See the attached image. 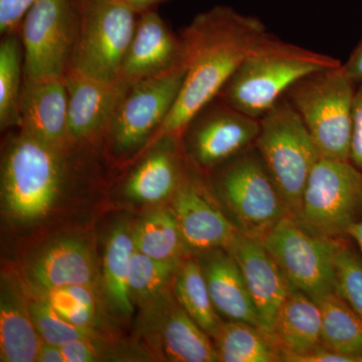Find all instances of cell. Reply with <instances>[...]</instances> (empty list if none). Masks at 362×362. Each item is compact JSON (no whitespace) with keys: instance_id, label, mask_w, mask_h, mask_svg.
Masks as SVG:
<instances>
[{"instance_id":"obj_24","label":"cell","mask_w":362,"mask_h":362,"mask_svg":"<svg viewBox=\"0 0 362 362\" xmlns=\"http://www.w3.org/2000/svg\"><path fill=\"white\" fill-rule=\"evenodd\" d=\"M213 341L221 362H282L273 335L254 324L223 320Z\"/></svg>"},{"instance_id":"obj_20","label":"cell","mask_w":362,"mask_h":362,"mask_svg":"<svg viewBox=\"0 0 362 362\" xmlns=\"http://www.w3.org/2000/svg\"><path fill=\"white\" fill-rule=\"evenodd\" d=\"M156 148L145 157L131 173L125 185V194L132 201L156 204L175 197L187 171L181 156L180 136L163 135Z\"/></svg>"},{"instance_id":"obj_30","label":"cell","mask_w":362,"mask_h":362,"mask_svg":"<svg viewBox=\"0 0 362 362\" xmlns=\"http://www.w3.org/2000/svg\"><path fill=\"white\" fill-rule=\"evenodd\" d=\"M181 261H159L135 250L131 259V299L146 304L173 282Z\"/></svg>"},{"instance_id":"obj_6","label":"cell","mask_w":362,"mask_h":362,"mask_svg":"<svg viewBox=\"0 0 362 362\" xmlns=\"http://www.w3.org/2000/svg\"><path fill=\"white\" fill-rule=\"evenodd\" d=\"M255 146L284 197L290 216L295 218L309 175L321 156L286 96L259 118Z\"/></svg>"},{"instance_id":"obj_15","label":"cell","mask_w":362,"mask_h":362,"mask_svg":"<svg viewBox=\"0 0 362 362\" xmlns=\"http://www.w3.org/2000/svg\"><path fill=\"white\" fill-rule=\"evenodd\" d=\"M185 66V47L153 9L140 13L129 49L124 59L119 83L126 86L163 75Z\"/></svg>"},{"instance_id":"obj_4","label":"cell","mask_w":362,"mask_h":362,"mask_svg":"<svg viewBox=\"0 0 362 362\" xmlns=\"http://www.w3.org/2000/svg\"><path fill=\"white\" fill-rule=\"evenodd\" d=\"M211 187L240 233L261 240L289 209L255 144L211 171Z\"/></svg>"},{"instance_id":"obj_35","label":"cell","mask_w":362,"mask_h":362,"mask_svg":"<svg viewBox=\"0 0 362 362\" xmlns=\"http://www.w3.org/2000/svg\"><path fill=\"white\" fill-rule=\"evenodd\" d=\"M97 340H75L62 345L66 362H94L101 361V350Z\"/></svg>"},{"instance_id":"obj_7","label":"cell","mask_w":362,"mask_h":362,"mask_svg":"<svg viewBox=\"0 0 362 362\" xmlns=\"http://www.w3.org/2000/svg\"><path fill=\"white\" fill-rule=\"evenodd\" d=\"M298 225L318 238L350 239L362 220V173L350 161L321 157L312 169L299 211Z\"/></svg>"},{"instance_id":"obj_9","label":"cell","mask_w":362,"mask_h":362,"mask_svg":"<svg viewBox=\"0 0 362 362\" xmlns=\"http://www.w3.org/2000/svg\"><path fill=\"white\" fill-rule=\"evenodd\" d=\"M82 0H37L18 35L25 52V78H65L77 40Z\"/></svg>"},{"instance_id":"obj_33","label":"cell","mask_w":362,"mask_h":362,"mask_svg":"<svg viewBox=\"0 0 362 362\" xmlns=\"http://www.w3.org/2000/svg\"><path fill=\"white\" fill-rule=\"evenodd\" d=\"M37 0H0V33H18L23 18Z\"/></svg>"},{"instance_id":"obj_23","label":"cell","mask_w":362,"mask_h":362,"mask_svg":"<svg viewBox=\"0 0 362 362\" xmlns=\"http://www.w3.org/2000/svg\"><path fill=\"white\" fill-rule=\"evenodd\" d=\"M42 343L30 314V302L13 279L2 277L0 361H37Z\"/></svg>"},{"instance_id":"obj_14","label":"cell","mask_w":362,"mask_h":362,"mask_svg":"<svg viewBox=\"0 0 362 362\" xmlns=\"http://www.w3.org/2000/svg\"><path fill=\"white\" fill-rule=\"evenodd\" d=\"M188 173L173 202V211L188 254L228 249L239 230L220 206L211 201L199 180Z\"/></svg>"},{"instance_id":"obj_18","label":"cell","mask_w":362,"mask_h":362,"mask_svg":"<svg viewBox=\"0 0 362 362\" xmlns=\"http://www.w3.org/2000/svg\"><path fill=\"white\" fill-rule=\"evenodd\" d=\"M68 127L71 143L90 141L106 134L125 86L69 71Z\"/></svg>"},{"instance_id":"obj_10","label":"cell","mask_w":362,"mask_h":362,"mask_svg":"<svg viewBox=\"0 0 362 362\" xmlns=\"http://www.w3.org/2000/svg\"><path fill=\"white\" fill-rule=\"evenodd\" d=\"M185 66L126 85L106 134L116 156L143 148L160 129L182 87Z\"/></svg>"},{"instance_id":"obj_16","label":"cell","mask_w":362,"mask_h":362,"mask_svg":"<svg viewBox=\"0 0 362 362\" xmlns=\"http://www.w3.org/2000/svg\"><path fill=\"white\" fill-rule=\"evenodd\" d=\"M226 250L239 264L258 312L259 327L272 335L276 315L291 286L261 240L239 233Z\"/></svg>"},{"instance_id":"obj_28","label":"cell","mask_w":362,"mask_h":362,"mask_svg":"<svg viewBox=\"0 0 362 362\" xmlns=\"http://www.w3.org/2000/svg\"><path fill=\"white\" fill-rule=\"evenodd\" d=\"M135 250L159 261H182L188 252L173 209H158L132 230Z\"/></svg>"},{"instance_id":"obj_25","label":"cell","mask_w":362,"mask_h":362,"mask_svg":"<svg viewBox=\"0 0 362 362\" xmlns=\"http://www.w3.org/2000/svg\"><path fill=\"white\" fill-rule=\"evenodd\" d=\"M134 251L132 232L128 226H115L105 247L103 284L109 304L123 316L134 311L129 291L130 264Z\"/></svg>"},{"instance_id":"obj_32","label":"cell","mask_w":362,"mask_h":362,"mask_svg":"<svg viewBox=\"0 0 362 362\" xmlns=\"http://www.w3.org/2000/svg\"><path fill=\"white\" fill-rule=\"evenodd\" d=\"M334 269L337 292L362 318V254L351 239L338 243Z\"/></svg>"},{"instance_id":"obj_31","label":"cell","mask_w":362,"mask_h":362,"mask_svg":"<svg viewBox=\"0 0 362 362\" xmlns=\"http://www.w3.org/2000/svg\"><path fill=\"white\" fill-rule=\"evenodd\" d=\"M30 314L42 341L62 345L75 340H98L99 333L92 327L74 325L57 313L42 297L30 302Z\"/></svg>"},{"instance_id":"obj_2","label":"cell","mask_w":362,"mask_h":362,"mask_svg":"<svg viewBox=\"0 0 362 362\" xmlns=\"http://www.w3.org/2000/svg\"><path fill=\"white\" fill-rule=\"evenodd\" d=\"M340 64L332 57L289 44L269 33L228 78L218 98L259 119L298 81Z\"/></svg>"},{"instance_id":"obj_5","label":"cell","mask_w":362,"mask_h":362,"mask_svg":"<svg viewBox=\"0 0 362 362\" xmlns=\"http://www.w3.org/2000/svg\"><path fill=\"white\" fill-rule=\"evenodd\" d=\"M356 87L340 64L302 78L286 93L323 158L350 161Z\"/></svg>"},{"instance_id":"obj_17","label":"cell","mask_w":362,"mask_h":362,"mask_svg":"<svg viewBox=\"0 0 362 362\" xmlns=\"http://www.w3.org/2000/svg\"><path fill=\"white\" fill-rule=\"evenodd\" d=\"M18 127L21 132L45 144L68 148L71 141L66 77L44 80L23 78Z\"/></svg>"},{"instance_id":"obj_8","label":"cell","mask_w":362,"mask_h":362,"mask_svg":"<svg viewBox=\"0 0 362 362\" xmlns=\"http://www.w3.org/2000/svg\"><path fill=\"white\" fill-rule=\"evenodd\" d=\"M139 16L121 0H82L80 26L69 71L104 82L119 83Z\"/></svg>"},{"instance_id":"obj_22","label":"cell","mask_w":362,"mask_h":362,"mask_svg":"<svg viewBox=\"0 0 362 362\" xmlns=\"http://www.w3.org/2000/svg\"><path fill=\"white\" fill-rule=\"evenodd\" d=\"M282 362L322 347V313L313 298L291 288L279 308L273 326Z\"/></svg>"},{"instance_id":"obj_40","label":"cell","mask_w":362,"mask_h":362,"mask_svg":"<svg viewBox=\"0 0 362 362\" xmlns=\"http://www.w3.org/2000/svg\"><path fill=\"white\" fill-rule=\"evenodd\" d=\"M349 238L356 245L362 254V220L352 228L349 233Z\"/></svg>"},{"instance_id":"obj_1","label":"cell","mask_w":362,"mask_h":362,"mask_svg":"<svg viewBox=\"0 0 362 362\" xmlns=\"http://www.w3.org/2000/svg\"><path fill=\"white\" fill-rule=\"evenodd\" d=\"M258 18L226 6L197 14L180 33L185 77L170 113L153 140L180 136L185 126L214 98L250 52L268 35Z\"/></svg>"},{"instance_id":"obj_36","label":"cell","mask_w":362,"mask_h":362,"mask_svg":"<svg viewBox=\"0 0 362 362\" xmlns=\"http://www.w3.org/2000/svg\"><path fill=\"white\" fill-rule=\"evenodd\" d=\"M286 362H359L356 357L338 354L332 350L320 347V349L302 354V356H291Z\"/></svg>"},{"instance_id":"obj_38","label":"cell","mask_w":362,"mask_h":362,"mask_svg":"<svg viewBox=\"0 0 362 362\" xmlns=\"http://www.w3.org/2000/svg\"><path fill=\"white\" fill-rule=\"evenodd\" d=\"M37 361L39 362H66L65 356L59 345L42 341L40 345Z\"/></svg>"},{"instance_id":"obj_12","label":"cell","mask_w":362,"mask_h":362,"mask_svg":"<svg viewBox=\"0 0 362 362\" xmlns=\"http://www.w3.org/2000/svg\"><path fill=\"white\" fill-rule=\"evenodd\" d=\"M259 131V119L214 98L197 112L180 134L188 161L209 173L240 152L252 146Z\"/></svg>"},{"instance_id":"obj_34","label":"cell","mask_w":362,"mask_h":362,"mask_svg":"<svg viewBox=\"0 0 362 362\" xmlns=\"http://www.w3.org/2000/svg\"><path fill=\"white\" fill-rule=\"evenodd\" d=\"M350 162L362 173V83L357 85L354 98Z\"/></svg>"},{"instance_id":"obj_11","label":"cell","mask_w":362,"mask_h":362,"mask_svg":"<svg viewBox=\"0 0 362 362\" xmlns=\"http://www.w3.org/2000/svg\"><path fill=\"white\" fill-rule=\"evenodd\" d=\"M262 243L292 288L314 300L337 290L334 262L339 240L316 237L288 216Z\"/></svg>"},{"instance_id":"obj_13","label":"cell","mask_w":362,"mask_h":362,"mask_svg":"<svg viewBox=\"0 0 362 362\" xmlns=\"http://www.w3.org/2000/svg\"><path fill=\"white\" fill-rule=\"evenodd\" d=\"M142 335L165 361L218 362L213 339L166 288L145 304Z\"/></svg>"},{"instance_id":"obj_39","label":"cell","mask_w":362,"mask_h":362,"mask_svg":"<svg viewBox=\"0 0 362 362\" xmlns=\"http://www.w3.org/2000/svg\"><path fill=\"white\" fill-rule=\"evenodd\" d=\"M121 1L127 4L136 13H142L144 11H150L157 4L166 1V0H121Z\"/></svg>"},{"instance_id":"obj_37","label":"cell","mask_w":362,"mask_h":362,"mask_svg":"<svg viewBox=\"0 0 362 362\" xmlns=\"http://www.w3.org/2000/svg\"><path fill=\"white\" fill-rule=\"evenodd\" d=\"M343 70L356 85L362 83V37L349 59L342 64Z\"/></svg>"},{"instance_id":"obj_27","label":"cell","mask_w":362,"mask_h":362,"mask_svg":"<svg viewBox=\"0 0 362 362\" xmlns=\"http://www.w3.org/2000/svg\"><path fill=\"white\" fill-rule=\"evenodd\" d=\"M315 301L322 313L323 346L362 362L361 317L337 290Z\"/></svg>"},{"instance_id":"obj_3","label":"cell","mask_w":362,"mask_h":362,"mask_svg":"<svg viewBox=\"0 0 362 362\" xmlns=\"http://www.w3.org/2000/svg\"><path fill=\"white\" fill-rule=\"evenodd\" d=\"M21 132L9 140L1 168L4 209L13 220H42L57 204L65 181V151Z\"/></svg>"},{"instance_id":"obj_21","label":"cell","mask_w":362,"mask_h":362,"mask_svg":"<svg viewBox=\"0 0 362 362\" xmlns=\"http://www.w3.org/2000/svg\"><path fill=\"white\" fill-rule=\"evenodd\" d=\"M197 256L218 315L226 320L244 321L259 327L258 312L233 255L226 249H216Z\"/></svg>"},{"instance_id":"obj_29","label":"cell","mask_w":362,"mask_h":362,"mask_svg":"<svg viewBox=\"0 0 362 362\" xmlns=\"http://www.w3.org/2000/svg\"><path fill=\"white\" fill-rule=\"evenodd\" d=\"M25 52L18 33L4 35L0 44V126L20 125L21 92L25 76Z\"/></svg>"},{"instance_id":"obj_19","label":"cell","mask_w":362,"mask_h":362,"mask_svg":"<svg viewBox=\"0 0 362 362\" xmlns=\"http://www.w3.org/2000/svg\"><path fill=\"white\" fill-rule=\"evenodd\" d=\"M26 277L39 293L74 285L94 287L97 264L84 240L65 238L49 245L35 257L26 269Z\"/></svg>"},{"instance_id":"obj_26","label":"cell","mask_w":362,"mask_h":362,"mask_svg":"<svg viewBox=\"0 0 362 362\" xmlns=\"http://www.w3.org/2000/svg\"><path fill=\"white\" fill-rule=\"evenodd\" d=\"M173 292L176 298L211 339L220 330L221 317L214 308L201 262L197 255L190 254L181 261L173 279Z\"/></svg>"}]
</instances>
